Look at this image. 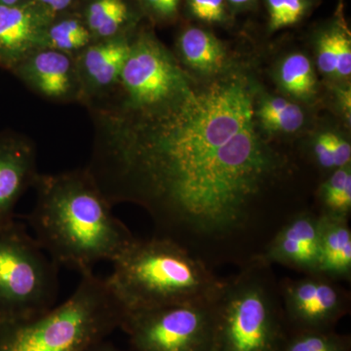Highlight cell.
Wrapping results in <instances>:
<instances>
[{"mask_svg":"<svg viewBox=\"0 0 351 351\" xmlns=\"http://www.w3.org/2000/svg\"><path fill=\"white\" fill-rule=\"evenodd\" d=\"M319 274L334 280L350 282L351 230L350 218L318 215Z\"/></svg>","mask_w":351,"mask_h":351,"instance_id":"9a60e30c","label":"cell"},{"mask_svg":"<svg viewBox=\"0 0 351 351\" xmlns=\"http://www.w3.org/2000/svg\"><path fill=\"white\" fill-rule=\"evenodd\" d=\"M228 1L232 2L234 5H243V4L248 3L251 0H228Z\"/></svg>","mask_w":351,"mask_h":351,"instance_id":"1f68e13d","label":"cell"},{"mask_svg":"<svg viewBox=\"0 0 351 351\" xmlns=\"http://www.w3.org/2000/svg\"><path fill=\"white\" fill-rule=\"evenodd\" d=\"M257 117L267 130L293 133L304 122V112L299 106L284 98H269L257 110Z\"/></svg>","mask_w":351,"mask_h":351,"instance_id":"d6986e66","label":"cell"},{"mask_svg":"<svg viewBox=\"0 0 351 351\" xmlns=\"http://www.w3.org/2000/svg\"><path fill=\"white\" fill-rule=\"evenodd\" d=\"M263 262L283 265L304 276L319 274L318 215L302 210L293 215L258 256Z\"/></svg>","mask_w":351,"mask_h":351,"instance_id":"30bf717a","label":"cell"},{"mask_svg":"<svg viewBox=\"0 0 351 351\" xmlns=\"http://www.w3.org/2000/svg\"><path fill=\"white\" fill-rule=\"evenodd\" d=\"M125 106L120 112L157 110L172 103L189 88L184 73L166 50L151 36L132 43L120 75Z\"/></svg>","mask_w":351,"mask_h":351,"instance_id":"ba28073f","label":"cell"},{"mask_svg":"<svg viewBox=\"0 0 351 351\" xmlns=\"http://www.w3.org/2000/svg\"><path fill=\"white\" fill-rule=\"evenodd\" d=\"M48 16L32 4L0 5V68L13 69L46 48Z\"/></svg>","mask_w":351,"mask_h":351,"instance_id":"8fae6325","label":"cell"},{"mask_svg":"<svg viewBox=\"0 0 351 351\" xmlns=\"http://www.w3.org/2000/svg\"><path fill=\"white\" fill-rule=\"evenodd\" d=\"M280 82L288 93L298 98L313 95L316 82L308 58L302 54H293L286 58L281 64Z\"/></svg>","mask_w":351,"mask_h":351,"instance_id":"ffe728a7","label":"cell"},{"mask_svg":"<svg viewBox=\"0 0 351 351\" xmlns=\"http://www.w3.org/2000/svg\"><path fill=\"white\" fill-rule=\"evenodd\" d=\"M350 338L330 331L295 332L281 351H350Z\"/></svg>","mask_w":351,"mask_h":351,"instance_id":"44dd1931","label":"cell"},{"mask_svg":"<svg viewBox=\"0 0 351 351\" xmlns=\"http://www.w3.org/2000/svg\"><path fill=\"white\" fill-rule=\"evenodd\" d=\"M318 200L321 207L318 215L350 218L351 213L350 165L332 171L320 186Z\"/></svg>","mask_w":351,"mask_h":351,"instance_id":"e0dca14e","label":"cell"},{"mask_svg":"<svg viewBox=\"0 0 351 351\" xmlns=\"http://www.w3.org/2000/svg\"><path fill=\"white\" fill-rule=\"evenodd\" d=\"M131 45L124 39L112 38L84 48L75 61L82 93H104L119 84Z\"/></svg>","mask_w":351,"mask_h":351,"instance_id":"5bb4252c","label":"cell"},{"mask_svg":"<svg viewBox=\"0 0 351 351\" xmlns=\"http://www.w3.org/2000/svg\"><path fill=\"white\" fill-rule=\"evenodd\" d=\"M180 50L191 68L202 73H216L223 68L226 53L223 45L210 32L191 27L182 34Z\"/></svg>","mask_w":351,"mask_h":351,"instance_id":"2e32d148","label":"cell"},{"mask_svg":"<svg viewBox=\"0 0 351 351\" xmlns=\"http://www.w3.org/2000/svg\"><path fill=\"white\" fill-rule=\"evenodd\" d=\"M213 307L214 351H281L288 338L279 281L260 258L223 279Z\"/></svg>","mask_w":351,"mask_h":351,"instance_id":"5b68a950","label":"cell"},{"mask_svg":"<svg viewBox=\"0 0 351 351\" xmlns=\"http://www.w3.org/2000/svg\"><path fill=\"white\" fill-rule=\"evenodd\" d=\"M91 41V32L77 20H63L51 25L47 31L46 48L71 53L83 50Z\"/></svg>","mask_w":351,"mask_h":351,"instance_id":"7402d4cb","label":"cell"},{"mask_svg":"<svg viewBox=\"0 0 351 351\" xmlns=\"http://www.w3.org/2000/svg\"><path fill=\"white\" fill-rule=\"evenodd\" d=\"M253 92L233 75L157 110L97 113L88 172L112 205L147 210L156 237L213 269L258 258L283 225L262 208L286 163L255 127Z\"/></svg>","mask_w":351,"mask_h":351,"instance_id":"6da1fadb","label":"cell"},{"mask_svg":"<svg viewBox=\"0 0 351 351\" xmlns=\"http://www.w3.org/2000/svg\"><path fill=\"white\" fill-rule=\"evenodd\" d=\"M39 1L53 12H58L68 8L73 0H39Z\"/></svg>","mask_w":351,"mask_h":351,"instance_id":"f1b7e54d","label":"cell"},{"mask_svg":"<svg viewBox=\"0 0 351 351\" xmlns=\"http://www.w3.org/2000/svg\"><path fill=\"white\" fill-rule=\"evenodd\" d=\"M191 12L207 23L221 22L225 17V0H189Z\"/></svg>","mask_w":351,"mask_h":351,"instance_id":"484cf974","label":"cell"},{"mask_svg":"<svg viewBox=\"0 0 351 351\" xmlns=\"http://www.w3.org/2000/svg\"><path fill=\"white\" fill-rule=\"evenodd\" d=\"M59 265L22 223L0 226V323L38 317L54 307Z\"/></svg>","mask_w":351,"mask_h":351,"instance_id":"8992f818","label":"cell"},{"mask_svg":"<svg viewBox=\"0 0 351 351\" xmlns=\"http://www.w3.org/2000/svg\"><path fill=\"white\" fill-rule=\"evenodd\" d=\"M213 301L125 311L120 327L137 351H214Z\"/></svg>","mask_w":351,"mask_h":351,"instance_id":"52a82bcc","label":"cell"},{"mask_svg":"<svg viewBox=\"0 0 351 351\" xmlns=\"http://www.w3.org/2000/svg\"><path fill=\"white\" fill-rule=\"evenodd\" d=\"M86 19L90 32L112 38L128 19V7L123 0H94L88 7Z\"/></svg>","mask_w":351,"mask_h":351,"instance_id":"ac0fdd59","label":"cell"},{"mask_svg":"<svg viewBox=\"0 0 351 351\" xmlns=\"http://www.w3.org/2000/svg\"><path fill=\"white\" fill-rule=\"evenodd\" d=\"M13 71L27 86L51 100H68L82 93L75 61L66 53L44 48Z\"/></svg>","mask_w":351,"mask_h":351,"instance_id":"4fadbf2b","label":"cell"},{"mask_svg":"<svg viewBox=\"0 0 351 351\" xmlns=\"http://www.w3.org/2000/svg\"><path fill=\"white\" fill-rule=\"evenodd\" d=\"M351 73V40L341 29H337L336 75L350 77Z\"/></svg>","mask_w":351,"mask_h":351,"instance_id":"4316f807","label":"cell"},{"mask_svg":"<svg viewBox=\"0 0 351 351\" xmlns=\"http://www.w3.org/2000/svg\"><path fill=\"white\" fill-rule=\"evenodd\" d=\"M36 154L31 141L0 134V226L15 219L16 205L38 177Z\"/></svg>","mask_w":351,"mask_h":351,"instance_id":"7c38bea8","label":"cell"},{"mask_svg":"<svg viewBox=\"0 0 351 351\" xmlns=\"http://www.w3.org/2000/svg\"><path fill=\"white\" fill-rule=\"evenodd\" d=\"M272 31L295 25L306 11V0H267Z\"/></svg>","mask_w":351,"mask_h":351,"instance_id":"603a6c76","label":"cell"},{"mask_svg":"<svg viewBox=\"0 0 351 351\" xmlns=\"http://www.w3.org/2000/svg\"><path fill=\"white\" fill-rule=\"evenodd\" d=\"M285 320L295 332L330 331L350 311V292L324 274L279 281Z\"/></svg>","mask_w":351,"mask_h":351,"instance_id":"9c48e42d","label":"cell"},{"mask_svg":"<svg viewBox=\"0 0 351 351\" xmlns=\"http://www.w3.org/2000/svg\"><path fill=\"white\" fill-rule=\"evenodd\" d=\"M154 12L163 17H170L178 10L180 0H145Z\"/></svg>","mask_w":351,"mask_h":351,"instance_id":"83f0119b","label":"cell"},{"mask_svg":"<svg viewBox=\"0 0 351 351\" xmlns=\"http://www.w3.org/2000/svg\"><path fill=\"white\" fill-rule=\"evenodd\" d=\"M34 186L38 199L27 221L34 239L59 267L82 276L97 263H112L136 239L87 169L39 175Z\"/></svg>","mask_w":351,"mask_h":351,"instance_id":"7a4b0ae2","label":"cell"},{"mask_svg":"<svg viewBox=\"0 0 351 351\" xmlns=\"http://www.w3.org/2000/svg\"><path fill=\"white\" fill-rule=\"evenodd\" d=\"M318 66L326 75H336L337 29L325 32L318 41Z\"/></svg>","mask_w":351,"mask_h":351,"instance_id":"d4e9b609","label":"cell"},{"mask_svg":"<svg viewBox=\"0 0 351 351\" xmlns=\"http://www.w3.org/2000/svg\"><path fill=\"white\" fill-rule=\"evenodd\" d=\"M313 152L316 163L322 169L335 171L339 169V162L337 134L322 133L314 140Z\"/></svg>","mask_w":351,"mask_h":351,"instance_id":"cb8c5ba5","label":"cell"},{"mask_svg":"<svg viewBox=\"0 0 351 351\" xmlns=\"http://www.w3.org/2000/svg\"><path fill=\"white\" fill-rule=\"evenodd\" d=\"M87 351H120L119 350H117V348H113V346L110 345H105V343H103V341H101V343H97V345H95L92 346L90 350H88Z\"/></svg>","mask_w":351,"mask_h":351,"instance_id":"f546056e","label":"cell"},{"mask_svg":"<svg viewBox=\"0 0 351 351\" xmlns=\"http://www.w3.org/2000/svg\"><path fill=\"white\" fill-rule=\"evenodd\" d=\"M124 315L107 279L88 272L59 306L32 319L0 323V351H87L121 326Z\"/></svg>","mask_w":351,"mask_h":351,"instance_id":"277c9868","label":"cell"},{"mask_svg":"<svg viewBox=\"0 0 351 351\" xmlns=\"http://www.w3.org/2000/svg\"><path fill=\"white\" fill-rule=\"evenodd\" d=\"M107 281L125 311L213 301L223 279L181 245L136 239L112 262Z\"/></svg>","mask_w":351,"mask_h":351,"instance_id":"3957f363","label":"cell"},{"mask_svg":"<svg viewBox=\"0 0 351 351\" xmlns=\"http://www.w3.org/2000/svg\"><path fill=\"white\" fill-rule=\"evenodd\" d=\"M20 0H0V5L12 6L17 5Z\"/></svg>","mask_w":351,"mask_h":351,"instance_id":"4dcf8cb0","label":"cell"}]
</instances>
